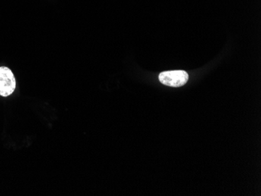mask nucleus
I'll list each match as a JSON object with an SVG mask.
<instances>
[{"instance_id": "nucleus-1", "label": "nucleus", "mask_w": 261, "mask_h": 196, "mask_svg": "<svg viewBox=\"0 0 261 196\" xmlns=\"http://www.w3.org/2000/svg\"><path fill=\"white\" fill-rule=\"evenodd\" d=\"M159 80L163 85L170 87H181L189 80V75L185 71H171L161 73Z\"/></svg>"}, {"instance_id": "nucleus-2", "label": "nucleus", "mask_w": 261, "mask_h": 196, "mask_svg": "<svg viewBox=\"0 0 261 196\" xmlns=\"http://www.w3.org/2000/svg\"><path fill=\"white\" fill-rule=\"evenodd\" d=\"M16 89V80L13 72L6 67H0V96L7 97Z\"/></svg>"}]
</instances>
